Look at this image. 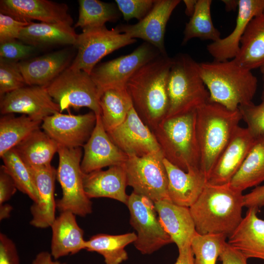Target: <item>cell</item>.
<instances>
[{"label": "cell", "instance_id": "obj_15", "mask_svg": "<svg viewBox=\"0 0 264 264\" xmlns=\"http://www.w3.org/2000/svg\"><path fill=\"white\" fill-rule=\"evenodd\" d=\"M107 132L113 142L128 156L141 157L161 151L151 130L133 106L122 123Z\"/></svg>", "mask_w": 264, "mask_h": 264}, {"label": "cell", "instance_id": "obj_45", "mask_svg": "<svg viewBox=\"0 0 264 264\" xmlns=\"http://www.w3.org/2000/svg\"><path fill=\"white\" fill-rule=\"evenodd\" d=\"M17 190L15 183L3 165L0 168V205L9 200Z\"/></svg>", "mask_w": 264, "mask_h": 264}, {"label": "cell", "instance_id": "obj_10", "mask_svg": "<svg viewBox=\"0 0 264 264\" xmlns=\"http://www.w3.org/2000/svg\"><path fill=\"white\" fill-rule=\"evenodd\" d=\"M136 40L115 28L105 25L83 29L78 34L75 46L77 53L69 68L91 74L98 63L104 57L121 47L132 44Z\"/></svg>", "mask_w": 264, "mask_h": 264}, {"label": "cell", "instance_id": "obj_2", "mask_svg": "<svg viewBox=\"0 0 264 264\" xmlns=\"http://www.w3.org/2000/svg\"><path fill=\"white\" fill-rule=\"evenodd\" d=\"M242 192L229 183L213 185L207 182L197 200L189 207L196 232L230 236L242 220Z\"/></svg>", "mask_w": 264, "mask_h": 264}, {"label": "cell", "instance_id": "obj_37", "mask_svg": "<svg viewBox=\"0 0 264 264\" xmlns=\"http://www.w3.org/2000/svg\"><path fill=\"white\" fill-rule=\"evenodd\" d=\"M3 166L14 180L17 188L32 201H38V193L28 167L22 160L15 148L0 156Z\"/></svg>", "mask_w": 264, "mask_h": 264}, {"label": "cell", "instance_id": "obj_8", "mask_svg": "<svg viewBox=\"0 0 264 264\" xmlns=\"http://www.w3.org/2000/svg\"><path fill=\"white\" fill-rule=\"evenodd\" d=\"M46 88L53 100L59 105L61 112L70 108L75 110L87 107L96 115H101L100 95L90 74L69 67L48 84Z\"/></svg>", "mask_w": 264, "mask_h": 264}, {"label": "cell", "instance_id": "obj_49", "mask_svg": "<svg viewBox=\"0 0 264 264\" xmlns=\"http://www.w3.org/2000/svg\"><path fill=\"white\" fill-rule=\"evenodd\" d=\"M31 264H67L55 260L50 252L41 251L38 253L33 259Z\"/></svg>", "mask_w": 264, "mask_h": 264}, {"label": "cell", "instance_id": "obj_47", "mask_svg": "<svg viewBox=\"0 0 264 264\" xmlns=\"http://www.w3.org/2000/svg\"><path fill=\"white\" fill-rule=\"evenodd\" d=\"M244 207L259 210L264 206V185L256 187L249 193L243 195Z\"/></svg>", "mask_w": 264, "mask_h": 264}, {"label": "cell", "instance_id": "obj_26", "mask_svg": "<svg viewBox=\"0 0 264 264\" xmlns=\"http://www.w3.org/2000/svg\"><path fill=\"white\" fill-rule=\"evenodd\" d=\"M76 216L69 211L62 212L50 226V253L55 260L85 249L84 231L78 225Z\"/></svg>", "mask_w": 264, "mask_h": 264}, {"label": "cell", "instance_id": "obj_23", "mask_svg": "<svg viewBox=\"0 0 264 264\" xmlns=\"http://www.w3.org/2000/svg\"><path fill=\"white\" fill-rule=\"evenodd\" d=\"M84 190L90 199L108 198L127 204L129 196L126 193L127 185L125 163L109 167L105 171H95L84 174Z\"/></svg>", "mask_w": 264, "mask_h": 264}, {"label": "cell", "instance_id": "obj_51", "mask_svg": "<svg viewBox=\"0 0 264 264\" xmlns=\"http://www.w3.org/2000/svg\"><path fill=\"white\" fill-rule=\"evenodd\" d=\"M197 0H184L183 2L185 5V14L188 16L191 17L193 14Z\"/></svg>", "mask_w": 264, "mask_h": 264}, {"label": "cell", "instance_id": "obj_6", "mask_svg": "<svg viewBox=\"0 0 264 264\" xmlns=\"http://www.w3.org/2000/svg\"><path fill=\"white\" fill-rule=\"evenodd\" d=\"M167 117L196 110L209 100V93L199 72L198 63L186 54L173 58L167 84Z\"/></svg>", "mask_w": 264, "mask_h": 264}, {"label": "cell", "instance_id": "obj_32", "mask_svg": "<svg viewBox=\"0 0 264 264\" xmlns=\"http://www.w3.org/2000/svg\"><path fill=\"white\" fill-rule=\"evenodd\" d=\"M264 181V135L258 137L229 184L237 190L256 186Z\"/></svg>", "mask_w": 264, "mask_h": 264}, {"label": "cell", "instance_id": "obj_3", "mask_svg": "<svg viewBox=\"0 0 264 264\" xmlns=\"http://www.w3.org/2000/svg\"><path fill=\"white\" fill-rule=\"evenodd\" d=\"M200 75L209 93V101L231 110L252 103L258 80L251 70L235 60L198 63Z\"/></svg>", "mask_w": 264, "mask_h": 264}, {"label": "cell", "instance_id": "obj_11", "mask_svg": "<svg viewBox=\"0 0 264 264\" xmlns=\"http://www.w3.org/2000/svg\"><path fill=\"white\" fill-rule=\"evenodd\" d=\"M126 205L130 213V224L137 232L133 243L142 254H151L173 242L161 223L153 201L132 192Z\"/></svg>", "mask_w": 264, "mask_h": 264}, {"label": "cell", "instance_id": "obj_35", "mask_svg": "<svg viewBox=\"0 0 264 264\" xmlns=\"http://www.w3.org/2000/svg\"><path fill=\"white\" fill-rule=\"evenodd\" d=\"M212 2L211 0H197L195 11L186 24L182 44H186L193 38L209 40L212 42L221 38L220 32L212 21Z\"/></svg>", "mask_w": 264, "mask_h": 264}, {"label": "cell", "instance_id": "obj_41", "mask_svg": "<svg viewBox=\"0 0 264 264\" xmlns=\"http://www.w3.org/2000/svg\"><path fill=\"white\" fill-rule=\"evenodd\" d=\"M115 1L124 20L128 22L134 18L139 21L142 20L152 10L155 0H116Z\"/></svg>", "mask_w": 264, "mask_h": 264}, {"label": "cell", "instance_id": "obj_33", "mask_svg": "<svg viewBox=\"0 0 264 264\" xmlns=\"http://www.w3.org/2000/svg\"><path fill=\"white\" fill-rule=\"evenodd\" d=\"M99 104L102 123L107 132L122 123L133 106L126 88L105 90L100 97Z\"/></svg>", "mask_w": 264, "mask_h": 264}, {"label": "cell", "instance_id": "obj_22", "mask_svg": "<svg viewBox=\"0 0 264 264\" xmlns=\"http://www.w3.org/2000/svg\"><path fill=\"white\" fill-rule=\"evenodd\" d=\"M163 161L168 176L170 200L176 205L189 208L207 183L205 175L200 169H191L185 172L165 158Z\"/></svg>", "mask_w": 264, "mask_h": 264}, {"label": "cell", "instance_id": "obj_50", "mask_svg": "<svg viewBox=\"0 0 264 264\" xmlns=\"http://www.w3.org/2000/svg\"><path fill=\"white\" fill-rule=\"evenodd\" d=\"M13 210L12 206L8 203H3L0 205V220H3L10 217Z\"/></svg>", "mask_w": 264, "mask_h": 264}, {"label": "cell", "instance_id": "obj_24", "mask_svg": "<svg viewBox=\"0 0 264 264\" xmlns=\"http://www.w3.org/2000/svg\"><path fill=\"white\" fill-rule=\"evenodd\" d=\"M71 53L63 49L18 63L26 84L46 87L71 64Z\"/></svg>", "mask_w": 264, "mask_h": 264}, {"label": "cell", "instance_id": "obj_40", "mask_svg": "<svg viewBox=\"0 0 264 264\" xmlns=\"http://www.w3.org/2000/svg\"><path fill=\"white\" fill-rule=\"evenodd\" d=\"M27 85L18 63L0 59V96Z\"/></svg>", "mask_w": 264, "mask_h": 264}, {"label": "cell", "instance_id": "obj_43", "mask_svg": "<svg viewBox=\"0 0 264 264\" xmlns=\"http://www.w3.org/2000/svg\"><path fill=\"white\" fill-rule=\"evenodd\" d=\"M31 22H22L0 13V43L18 40L22 30Z\"/></svg>", "mask_w": 264, "mask_h": 264}, {"label": "cell", "instance_id": "obj_28", "mask_svg": "<svg viewBox=\"0 0 264 264\" xmlns=\"http://www.w3.org/2000/svg\"><path fill=\"white\" fill-rule=\"evenodd\" d=\"M78 36L72 25L67 24L31 22L22 30L18 40L35 47L54 44L75 45Z\"/></svg>", "mask_w": 264, "mask_h": 264}, {"label": "cell", "instance_id": "obj_19", "mask_svg": "<svg viewBox=\"0 0 264 264\" xmlns=\"http://www.w3.org/2000/svg\"><path fill=\"white\" fill-rule=\"evenodd\" d=\"M93 132L83 146L81 162L83 173L88 174L106 167L124 164L128 156L111 140L105 130L101 115L96 116Z\"/></svg>", "mask_w": 264, "mask_h": 264}, {"label": "cell", "instance_id": "obj_38", "mask_svg": "<svg viewBox=\"0 0 264 264\" xmlns=\"http://www.w3.org/2000/svg\"><path fill=\"white\" fill-rule=\"evenodd\" d=\"M227 237L222 234L201 235L196 232L191 242L195 264H216Z\"/></svg>", "mask_w": 264, "mask_h": 264}, {"label": "cell", "instance_id": "obj_9", "mask_svg": "<svg viewBox=\"0 0 264 264\" xmlns=\"http://www.w3.org/2000/svg\"><path fill=\"white\" fill-rule=\"evenodd\" d=\"M161 151L138 157L128 156L125 163L127 185L133 192L154 202L170 200L168 176Z\"/></svg>", "mask_w": 264, "mask_h": 264}, {"label": "cell", "instance_id": "obj_44", "mask_svg": "<svg viewBox=\"0 0 264 264\" xmlns=\"http://www.w3.org/2000/svg\"><path fill=\"white\" fill-rule=\"evenodd\" d=\"M0 264H20L15 242L3 233H0Z\"/></svg>", "mask_w": 264, "mask_h": 264}, {"label": "cell", "instance_id": "obj_17", "mask_svg": "<svg viewBox=\"0 0 264 264\" xmlns=\"http://www.w3.org/2000/svg\"><path fill=\"white\" fill-rule=\"evenodd\" d=\"M258 138L247 127L239 126L217 160L207 177V182L213 185L229 183Z\"/></svg>", "mask_w": 264, "mask_h": 264}, {"label": "cell", "instance_id": "obj_30", "mask_svg": "<svg viewBox=\"0 0 264 264\" xmlns=\"http://www.w3.org/2000/svg\"><path fill=\"white\" fill-rule=\"evenodd\" d=\"M59 148V144L40 128L33 131L14 147L25 164L33 168L51 165Z\"/></svg>", "mask_w": 264, "mask_h": 264}, {"label": "cell", "instance_id": "obj_46", "mask_svg": "<svg viewBox=\"0 0 264 264\" xmlns=\"http://www.w3.org/2000/svg\"><path fill=\"white\" fill-rule=\"evenodd\" d=\"M219 259L222 264H247V259L227 242L222 247Z\"/></svg>", "mask_w": 264, "mask_h": 264}, {"label": "cell", "instance_id": "obj_39", "mask_svg": "<svg viewBox=\"0 0 264 264\" xmlns=\"http://www.w3.org/2000/svg\"><path fill=\"white\" fill-rule=\"evenodd\" d=\"M247 128L256 137L264 135V75H263V90L261 102L258 105L253 103L239 108Z\"/></svg>", "mask_w": 264, "mask_h": 264}, {"label": "cell", "instance_id": "obj_14", "mask_svg": "<svg viewBox=\"0 0 264 264\" xmlns=\"http://www.w3.org/2000/svg\"><path fill=\"white\" fill-rule=\"evenodd\" d=\"M2 115L21 113L43 121L46 117L61 112L60 108L49 94L46 87H24L0 97Z\"/></svg>", "mask_w": 264, "mask_h": 264}, {"label": "cell", "instance_id": "obj_29", "mask_svg": "<svg viewBox=\"0 0 264 264\" xmlns=\"http://www.w3.org/2000/svg\"><path fill=\"white\" fill-rule=\"evenodd\" d=\"M242 67L252 70L264 64V11L248 24L234 59Z\"/></svg>", "mask_w": 264, "mask_h": 264}, {"label": "cell", "instance_id": "obj_13", "mask_svg": "<svg viewBox=\"0 0 264 264\" xmlns=\"http://www.w3.org/2000/svg\"><path fill=\"white\" fill-rule=\"evenodd\" d=\"M96 118L92 111L79 115L58 112L45 118L42 128L60 146L68 148L81 147L90 137Z\"/></svg>", "mask_w": 264, "mask_h": 264}, {"label": "cell", "instance_id": "obj_21", "mask_svg": "<svg viewBox=\"0 0 264 264\" xmlns=\"http://www.w3.org/2000/svg\"><path fill=\"white\" fill-rule=\"evenodd\" d=\"M238 9L236 25L230 34L207 45L208 53L215 61H227L236 57L248 24L264 11V0H238Z\"/></svg>", "mask_w": 264, "mask_h": 264}, {"label": "cell", "instance_id": "obj_1", "mask_svg": "<svg viewBox=\"0 0 264 264\" xmlns=\"http://www.w3.org/2000/svg\"><path fill=\"white\" fill-rule=\"evenodd\" d=\"M172 62L173 58L160 54L139 68L126 85L134 109L151 131L167 115V84Z\"/></svg>", "mask_w": 264, "mask_h": 264}, {"label": "cell", "instance_id": "obj_36", "mask_svg": "<svg viewBox=\"0 0 264 264\" xmlns=\"http://www.w3.org/2000/svg\"><path fill=\"white\" fill-rule=\"evenodd\" d=\"M79 17L75 27L83 29L105 25L107 22H115L121 13L117 5L98 0H79Z\"/></svg>", "mask_w": 264, "mask_h": 264}, {"label": "cell", "instance_id": "obj_4", "mask_svg": "<svg viewBox=\"0 0 264 264\" xmlns=\"http://www.w3.org/2000/svg\"><path fill=\"white\" fill-rule=\"evenodd\" d=\"M196 131L200 169L207 179L229 142L242 116L239 109L229 110L208 101L196 110Z\"/></svg>", "mask_w": 264, "mask_h": 264}, {"label": "cell", "instance_id": "obj_52", "mask_svg": "<svg viewBox=\"0 0 264 264\" xmlns=\"http://www.w3.org/2000/svg\"><path fill=\"white\" fill-rule=\"evenodd\" d=\"M226 10H235L238 6V0H222Z\"/></svg>", "mask_w": 264, "mask_h": 264}, {"label": "cell", "instance_id": "obj_34", "mask_svg": "<svg viewBox=\"0 0 264 264\" xmlns=\"http://www.w3.org/2000/svg\"><path fill=\"white\" fill-rule=\"evenodd\" d=\"M43 121L22 114L3 115L0 118V156L15 147L33 131L39 129Z\"/></svg>", "mask_w": 264, "mask_h": 264}, {"label": "cell", "instance_id": "obj_12", "mask_svg": "<svg viewBox=\"0 0 264 264\" xmlns=\"http://www.w3.org/2000/svg\"><path fill=\"white\" fill-rule=\"evenodd\" d=\"M160 54L157 48L144 42L129 54L96 65L90 76L97 87L100 97L109 89L125 88L131 77Z\"/></svg>", "mask_w": 264, "mask_h": 264}, {"label": "cell", "instance_id": "obj_7", "mask_svg": "<svg viewBox=\"0 0 264 264\" xmlns=\"http://www.w3.org/2000/svg\"><path fill=\"white\" fill-rule=\"evenodd\" d=\"M59 165L56 178L61 185L62 197L56 200L60 212L69 211L76 216L85 217L92 211L90 199L84 187V173L81 168V147L68 148L59 146Z\"/></svg>", "mask_w": 264, "mask_h": 264}, {"label": "cell", "instance_id": "obj_48", "mask_svg": "<svg viewBox=\"0 0 264 264\" xmlns=\"http://www.w3.org/2000/svg\"><path fill=\"white\" fill-rule=\"evenodd\" d=\"M175 264H195L194 255L191 245L178 249V256Z\"/></svg>", "mask_w": 264, "mask_h": 264}, {"label": "cell", "instance_id": "obj_31", "mask_svg": "<svg viewBox=\"0 0 264 264\" xmlns=\"http://www.w3.org/2000/svg\"><path fill=\"white\" fill-rule=\"evenodd\" d=\"M136 238L134 232L116 235L98 234L86 241L85 249L101 255L105 264H121L128 259L125 247L134 243Z\"/></svg>", "mask_w": 264, "mask_h": 264}, {"label": "cell", "instance_id": "obj_25", "mask_svg": "<svg viewBox=\"0 0 264 264\" xmlns=\"http://www.w3.org/2000/svg\"><path fill=\"white\" fill-rule=\"evenodd\" d=\"M154 205L162 225L178 249L191 245L196 231L189 208L167 199L155 201Z\"/></svg>", "mask_w": 264, "mask_h": 264}, {"label": "cell", "instance_id": "obj_20", "mask_svg": "<svg viewBox=\"0 0 264 264\" xmlns=\"http://www.w3.org/2000/svg\"><path fill=\"white\" fill-rule=\"evenodd\" d=\"M38 193V201L30 208V224L38 228L50 227L55 220L56 201L54 197L57 171L51 165L42 168L28 167Z\"/></svg>", "mask_w": 264, "mask_h": 264}, {"label": "cell", "instance_id": "obj_18", "mask_svg": "<svg viewBox=\"0 0 264 264\" xmlns=\"http://www.w3.org/2000/svg\"><path fill=\"white\" fill-rule=\"evenodd\" d=\"M0 11L22 22L34 20L70 25L73 22L66 4L48 0H1Z\"/></svg>", "mask_w": 264, "mask_h": 264}, {"label": "cell", "instance_id": "obj_16", "mask_svg": "<svg viewBox=\"0 0 264 264\" xmlns=\"http://www.w3.org/2000/svg\"><path fill=\"white\" fill-rule=\"evenodd\" d=\"M179 0H155L150 12L134 24H121L115 28L132 39H141L166 55L164 36L167 22Z\"/></svg>", "mask_w": 264, "mask_h": 264}, {"label": "cell", "instance_id": "obj_5", "mask_svg": "<svg viewBox=\"0 0 264 264\" xmlns=\"http://www.w3.org/2000/svg\"><path fill=\"white\" fill-rule=\"evenodd\" d=\"M196 110L166 117L152 130L164 158L185 172L200 169Z\"/></svg>", "mask_w": 264, "mask_h": 264}, {"label": "cell", "instance_id": "obj_27", "mask_svg": "<svg viewBox=\"0 0 264 264\" xmlns=\"http://www.w3.org/2000/svg\"><path fill=\"white\" fill-rule=\"evenodd\" d=\"M258 211L248 209L239 225L228 237L227 242L247 259L264 260V220L257 216Z\"/></svg>", "mask_w": 264, "mask_h": 264}, {"label": "cell", "instance_id": "obj_53", "mask_svg": "<svg viewBox=\"0 0 264 264\" xmlns=\"http://www.w3.org/2000/svg\"><path fill=\"white\" fill-rule=\"evenodd\" d=\"M260 71L263 75H264V64L260 68Z\"/></svg>", "mask_w": 264, "mask_h": 264}, {"label": "cell", "instance_id": "obj_42", "mask_svg": "<svg viewBox=\"0 0 264 264\" xmlns=\"http://www.w3.org/2000/svg\"><path fill=\"white\" fill-rule=\"evenodd\" d=\"M36 47L19 40H13L0 43V59L18 63L30 56Z\"/></svg>", "mask_w": 264, "mask_h": 264}]
</instances>
